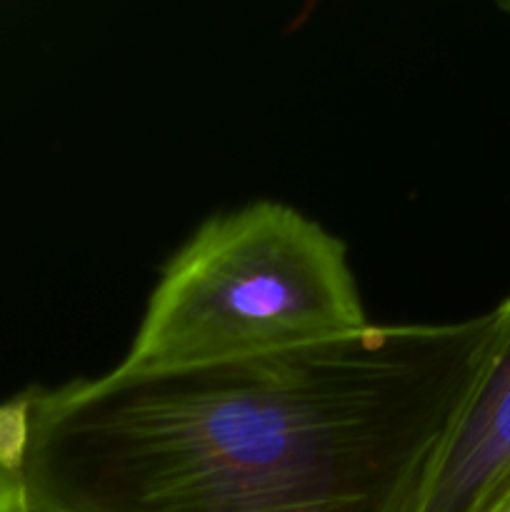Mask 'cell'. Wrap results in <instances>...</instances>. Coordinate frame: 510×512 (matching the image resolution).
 Returning a JSON list of instances; mask_svg holds the SVG:
<instances>
[{
  "instance_id": "obj_1",
  "label": "cell",
  "mask_w": 510,
  "mask_h": 512,
  "mask_svg": "<svg viewBox=\"0 0 510 512\" xmlns=\"http://www.w3.org/2000/svg\"><path fill=\"white\" fill-rule=\"evenodd\" d=\"M493 328V310L368 325L33 388L0 405V463L25 512H420Z\"/></svg>"
},
{
  "instance_id": "obj_5",
  "label": "cell",
  "mask_w": 510,
  "mask_h": 512,
  "mask_svg": "<svg viewBox=\"0 0 510 512\" xmlns=\"http://www.w3.org/2000/svg\"><path fill=\"white\" fill-rule=\"evenodd\" d=\"M480 512H510V483L505 485V488L500 490V493Z\"/></svg>"
},
{
  "instance_id": "obj_2",
  "label": "cell",
  "mask_w": 510,
  "mask_h": 512,
  "mask_svg": "<svg viewBox=\"0 0 510 512\" xmlns=\"http://www.w3.org/2000/svg\"><path fill=\"white\" fill-rule=\"evenodd\" d=\"M343 240L258 200L205 220L168 260L125 373L260 358L368 328Z\"/></svg>"
},
{
  "instance_id": "obj_4",
  "label": "cell",
  "mask_w": 510,
  "mask_h": 512,
  "mask_svg": "<svg viewBox=\"0 0 510 512\" xmlns=\"http://www.w3.org/2000/svg\"><path fill=\"white\" fill-rule=\"evenodd\" d=\"M0 512H25L18 480L13 478V473L3 463H0Z\"/></svg>"
},
{
  "instance_id": "obj_3",
  "label": "cell",
  "mask_w": 510,
  "mask_h": 512,
  "mask_svg": "<svg viewBox=\"0 0 510 512\" xmlns=\"http://www.w3.org/2000/svg\"><path fill=\"white\" fill-rule=\"evenodd\" d=\"M430 473L420 512H480L510 483V295Z\"/></svg>"
}]
</instances>
